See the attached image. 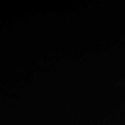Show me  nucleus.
I'll return each instance as SVG.
<instances>
[]
</instances>
